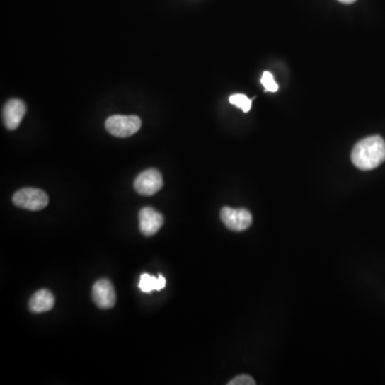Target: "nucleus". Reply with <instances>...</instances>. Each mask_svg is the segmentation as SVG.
Instances as JSON below:
<instances>
[{"mask_svg": "<svg viewBox=\"0 0 385 385\" xmlns=\"http://www.w3.org/2000/svg\"><path fill=\"white\" fill-rule=\"evenodd\" d=\"M26 104L22 100L12 99L7 102L3 110L4 122L8 130L18 129L26 114Z\"/></svg>", "mask_w": 385, "mask_h": 385, "instance_id": "8", "label": "nucleus"}, {"mask_svg": "<svg viewBox=\"0 0 385 385\" xmlns=\"http://www.w3.org/2000/svg\"><path fill=\"white\" fill-rule=\"evenodd\" d=\"M163 178L158 169H147L138 175L134 188L140 195L151 196L162 188Z\"/></svg>", "mask_w": 385, "mask_h": 385, "instance_id": "5", "label": "nucleus"}, {"mask_svg": "<svg viewBox=\"0 0 385 385\" xmlns=\"http://www.w3.org/2000/svg\"><path fill=\"white\" fill-rule=\"evenodd\" d=\"M229 102L232 105L240 108L244 113H248L252 108V100L248 99L244 94H232L230 96Z\"/></svg>", "mask_w": 385, "mask_h": 385, "instance_id": "11", "label": "nucleus"}, {"mask_svg": "<svg viewBox=\"0 0 385 385\" xmlns=\"http://www.w3.org/2000/svg\"><path fill=\"white\" fill-rule=\"evenodd\" d=\"M229 385H255L254 379L252 377L248 376V374H240V376L236 377V378L232 379L229 383Z\"/></svg>", "mask_w": 385, "mask_h": 385, "instance_id": "13", "label": "nucleus"}, {"mask_svg": "<svg viewBox=\"0 0 385 385\" xmlns=\"http://www.w3.org/2000/svg\"><path fill=\"white\" fill-rule=\"evenodd\" d=\"M138 217H139L140 232L146 236H154L164 223L163 215L150 207L142 209Z\"/></svg>", "mask_w": 385, "mask_h": 385, "instance_id": "7", "label": "nucleus"}, {"mask_svg": "<svg viewBox=\"0 0 385 385\" xmlns=\"http://www.w3.org/2000/svg\"><path fill=\"white\" fill-rule=\"evenodd\" d=\"M12 200L18 208L30 211L43 210L48 205L47 194L40 188H22L14 194Z\"/></svg>", "mask_w": 385, "mask_h": 385, "instance_id": "2", "label": "nucleus"}, {"mask_svg": "<svg viewBox=\"0 0 385 385\" xmlns=\"http://www.w3.org/2000/svg\"><path fill=\"white\" fill-rule=\"evenodd\" d=\"M353 165L361 171H372L385 161V140L374 135L360 140L351 154Z\"/></svg>", "mask_w": 385, "mask_h": 385, "instance_id": "1", "label": "nucleus"}, {"mask_svg": "<svg viewBox=\"0 0 385 385\" xmlns=\"http://www.w3.org/2000/svg\"><path fill=\"white\" fill-rule=\"evenodd\" d=\"M261 84L265 86V91L276 92L278 90V85L276 81H274L273 74L271 72L265 71L261 77Z\"/></svg>", "mask_w": 385, "mask_h": 385, "instance_id": "12", "label": "nucleus"}, {"mask_svg": "<svg viewBox=\"0 0 385 385\" xmlns=\"http://www.w3.org/2000/svg\"><path fill=\"white\" fill-rule=\"evenodd\" d=\"M224 225L232 231L241 232L248 229L253 223V215L246 209H232L224 207L221 211Z\"/></svg>", "mask_w": 385, "mask_h": 385, "instance_id": "4", "label": "nucleus"}, {"mask_svg": "<svg viewBox=\"0 0 385 385\" xmlns=\"http://www.w3.org/2000/svg\"><path fill=\"white\" fill-rule=\"evenodd\" d=\"M54 305H55V298L47 289H41L35 292L29 301V309L35 314L50 311L53 309Z\"/></svg>", "mask_w": 385, "mask_h": 385, "instance_id": "9", "label": "nucleus"}, {"mask_svg": "<svg viewBox=\"0 0 385 385\" xmlns=\"http://www.w3.org/2000/svg\"><path fill=\"white\" fill-rule=\"evenodd\" d=\"M92 299L100 309H113L116 304L117 297L112 282L106 278L96 282L92 287Z\"/></svg>", "mask_w": 385, "mask_h": 385, "instance_id": "6", "label": "nucleus"}, {"mask_svg": "<svg viewBox=\"0 0 385 385\" xmlns=\"http://www.w3.org/2000/svg\"><path fill=\"white\" fill-rule=\"evenodd\" d=\"M166 286V278L160 274L158 277L150 275V274L144 273L140 276L139 289L144 294H150V292L156 290L160 292Z\"/></svg>", "mask_w": 385, "mask_h": 385, "instance_id": "10", "label": "nucleus"}, {"mask_svg": "<svg viewBox=\"0 0 385 385\" xmlns=\"http://www.w3.org/2000/svg\"><path fill=\"white\" fill-rule=\"evenodd\" d=\"M338 1L343 4H353V3H355L357 0H338Z\"/></svg>", "mask_w": 385, "mask_h": 385, "instance_id": "14", "label": "nucleus"}, {"mask_svg": "<svg viewBox=\"0 0 385 385\" xmlns=\"http://www.w3.org/2000/svg\"><path fill=\"white\" fill-rule=\"evenodd\" d=\"M105 127L112 135L119 138H127L139 131L142 120L137 116L116 115L106 120Z\"/></svg>", "mask_w": 385, "mask_h": 385, "instance_id": "3", "label": "nucleus"}]
</instances>
